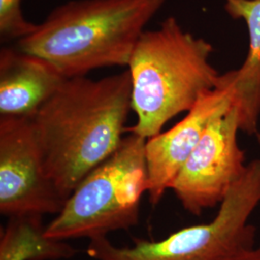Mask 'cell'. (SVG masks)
Listing matches in <instances>:
<instances>
[{
  "label": "cell",
  "instance_id": "obj_2",
  "mask_svg": "<svg viewBox=\"0 0 260 260\" xmlns=\"http://www.w3.org/2000/svg\"><path fill=\"white\" fill-rule=\"evenodd\" d=\"M165 1H69L52 10L16 47L45 58L67 78L127 67L145 27Z\"/></svg>",
  "mask_w": 260,
  "mask_h": 260
},
{
  "label": "cell",
  "instance_id": "obj_9",
  "mask_svg": "<svg viewBox=\"0 0 260 260\" xmlns=\"http://www.w3.org/2000/svg\"><path fill=\"white\" fill-rule=\"evenodd\" d=\"M67 79L45 58L19 47L0 50V117L32 118Z\"/></svg>",
  "mask_w": 260,
  "mask_h": 260
},
{
  "label": "cell",
  "instance_id": "obj_10",
  "mask_svg": "<svg viewBox=\"0 0 260 260\" xmlns=\"http://www.w3.org/2000/svg\"><path fill=\"white\" fill-rule=\"evenodd\" d=\"M224 9L234 19H244L249 31V53L234 71L235 91L243 111V130L256 132L260 113V0H224Z\"/></svg>",
  "mask_w": 260,
  "mask_h": 260
},
{
  "label": "cell",
  "instance_id": "obj_7",
  "mask_svg": "<svg viewBox=\"0 0 260 260\" xmlns=\"http://www.w3.org/2000/svg\"><path fill=\"white\" fill-rule=\"evenodd\" d=\"M65 201L47 177L31 118L0 117V213L41 217L59 213Z\"/></svg>",
  "mask_w": 260,
  "mask_h": 260
},
{
  "label": "cell",
  "instance_id": "obj_5",
  "mask_svg": "<svg viewBox=\"0 0 260 260\" xmlns=\"http://www.w3.org/2000/svg\"><path fill=\"white\" fill-rule=\"evenodd\" d=\"M260 205V159L250 162L207 223L181 229L158 241L135 240L118 247L107 236L89 240L93 260H232L255 245L250 223Z\"/></svg>",
  "mask_w": 260,
  "mask_h": 260
},
{
  "label": "cell",
  "instance_id": "obj_3",
  "mask_svg": "<svg viewBox=\"0 0 260 260\" xmlns=\"http://www.w3.org/2000/svg\"><path fill=\"white\" fill-rule=\"evenodd\" d=\"M213 51L208 42L184 31L173 17L156 30H145L127 66L137 118L127 131L149 139L215 88L222 75L209 62Z\"/></svg>",
  "mask_w": 260,
  "mask_h": 260
},
{
  "label": "cell",
  "instance_id": "obj_1",
  "mask_svg": "<svg viewBox=\"0 0 260 260\" xmlns=\"http://www.w3.org/2000/svg\"><path fill=\"white\" fill-rule=\"evenodd\" d=\"M132 110L129 71L67 78L31 118L47 177L65 201L119 148Z\"/></svg>",
  "mask_w": 260,
  "mask_h": 260
},
{
  "label": "cell",
  "instance_id": "obj_4",
  "mask_svg": "<svg viewBox=\"0 0 260 260\" xmlns=\"http://www.w3.org/2000/svg\"><path fill=\"white\" fill-rule=\"evenodd\" d=\"M146 143L133 133L124 137L109 157L84 177L45 226L47 238L92 240L135 226L142 198L149 189Z\"/></svg>",
  "mask_w": 260,
  "mask_h": 260
},
{
  "label": "cell",
  "instance_id": "obj_13",
  "mask_svg": "<svg viewBox=\"0 0 260 260\" xmlns=\"http://www.w3.org/2000/svg\"><path fill=\"white\" fill-rule=\"evenodd\" d=\"M232 260H260V247H252L242 251Z\"/></svg>",
  "mask_w": 260,
  "mask_h": 260
},
{
  "label": "cell",
  "instance_id": "obj_11",
  "mask_svg": "<svg viewBox=\"0 0 260 260\" xmlns=\"http://www.w3.org/2000/svg\"><path fill=\"white\" fill-rule=\"evenodd\" d=\"M41 217H11L0 233V260H66L77 250L47 238Z\"/></svg>",
  "mask_w": 260,
  "mask_h": 260
},
{
  "label": "cell",
  "instance_id": "obj_8",
  "mask_svg": "<svg viewBox=\"0 0 260 260\" xmlns=\"http://www.w3.org/2000/svg\"><path fill=\"white\" fill-rule=\"evenodd\" d=\"M236 96L234 71L221 75L219 84L205 92L172 128L147 140L148 197L152 206L159 205L171 190L186 161L210 121L224 111Z\"/></svg>",
  "mask_w": 260,
  "mask_h": 260
},
{
  "label": "cell",
  "instance_id": "obj_14",
  "mask_svg": "<svg viewBox=\"0 0 260 260\" xmlns=\"http://www.w3.org/2000/svg\"><path fill=\"white\" fill-rule=\"evenodd\" d=\"M257 139H258V142H259L260 144V134H258V136H257Z\"/></svg>",
  "mask_w": 260,
  "mask_h": 260
},
{
  "label": "cell",
  "instance_id": "obj_6",
  "mask_svg": "<svg viewBox=\"0 0 260 260\" xmlns=\"http://www.w3.org/2000/svg\"><path fill=\"white\" fill-rule=\"evenodd\" d=\"M242 125L241 102L236 94L232 104L207 124L172 185L188 213L201 216L219 206L244 174L248 164L237 140Z\"/></svg>",
  "mask_w": 260,
  "mask_h": 260
},
{
  "label": "cell",
  "instance_id": "obj_12",
  "mask_svg": "<svg viewBox=\"0 0 260 260\" xmlns=\"http://www.w3.org/2000/svg\"><path fill=\"white\" fill-rule=\"evenodd\" d=\"M37 24L25 19L21 9V0H0L1 40H19L32 33Z\"/></svg>",
  "mask_w": 260,
  "mask_h": 260
}]
</instances>
